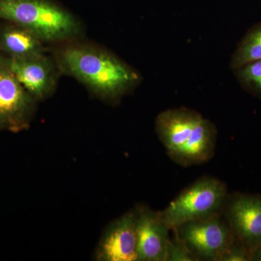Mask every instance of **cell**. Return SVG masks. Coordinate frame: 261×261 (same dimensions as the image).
Returning a JSON list of instances; mask_svg holds the SVG:
<instances>
[{"label": "cell", "mask_w": 261, "mask_h": 261, "mask_svg": "<svg viewBox=\"0 0 261 261\" xmlns=\"http://www.w3.org/2000/svg\"><path fill=\"white\" fill-rule=\"evenodd\" d=\"M53 53L62 74L73 77L103 100L116 102L140 82L137 70L94 44L70 41L58 44Z\"/></svg>", "instance_id": "obj_1"}, {"label": "cell", "mask_w": 261, "mask_h": 261, "mask_svg": "<svg viewBox=\"0 0 261 261\" xmlns=\"http://www.w3.org/2000/svg\"><path fill=\"white\" fill-rule=\"evenodd\" d=\"M0 19L27 29L44 43L78 40L83 33L80 20L51 0H0Z\"/></svg>", "instance_id": "obj_2"}, {"label": "cell", "mask_w": 261, "mask_h": 261, "mask_svg": "<svg viewBox=\"0 0 261 261\" xmlns=\"http://www.w3.org/2000/svg\"><path fill=\"white\" fill-rule=\"evenodd\" d=\"M228 196L224 182L202 177L184 190L160 215L171 231L185 223L223 214Z\"/></svg>", "instance_id": "obj_3"}, {"label": "cell", "mask_w": 261, "mask_h": 261, "mask_svg": "<svg viewBox=\"0 0 261 261\" xmlns=\"http://www.w3.org/2000/svg\"><path fill=\"white\" fill-rule=\"evenodd\" d=\"M171 231L198 261H219L236 238L223 214L185 223Z\"/></svg>", "instance_id": "obj_4"}, {"label": "cell", "mask_w": 261, "mask_h": 261, "mask_svg": "<svg viewBox=\"0 0 261 261\" xmlns=\"http://www.w3.org/2000/svg\"><path fill=\"white\" fill-rule=\"evenodd\" d=\"M37 100L17 80L4 55L0 54V132L27 130Z\"/></svg>", "instance_id": "obj_5"}, {"label": "cell", "mask_w": 261, "mask_h": 261, "mask_svg": "<svg viewBox=\"0 0 261 261\" xmlns=\"http://www.w3.org/2000/svg\"><path fill=\"white\" fill-rule=\"evenodd\" d=\"M223 216L235 238L252 253L261 244V195H229Z\"/></svg>", "instance_id": "obj_6"}, {"label": "cell", "mask_w": 261, "mask_h": 261, "mask_svg": "<svg viewBox=\"0 0 261 261\" xmlns=\"http://www.w3.org/2000/svg\"><path fill=\"white\" fill-rule=\"evenodd\" d=\"M6 58L17 80L37 101L54 93L62 73L53 56L46 53L24 59Z\"/></svg>", "instance_id": "obj_7"}, {"label": "cell", "mask_w": 261, "mask_h": 261, "mask_svg": "<svg viewBox=\"0 0 261 261\" xmlns=\"http://www.w3.org/2000/svg\"><path fill=\"white\" fill-rule=\"evenodd\" d=\"M94 258L99 261H139L135 209L108 226L98 244Z\"/></svg>", "instance_id": "obj_8"}, {"label": "cell", "mask_w": 261, "mask_h": 261, "mask_svg": "<svg viewBox=\"0 0 261 261\" xmlns=\"http://www.w3.org/2000/svg\"><path fill=\"white\" fill-rule=\"evenodd\" d=\"M135 214L139 261H166L171 230L157 211L140 206Z\"/></svg>", "instance_id": "obj_9"}, {"label": "cell", "mask_w": 261, "mask_h": 261, "mask_svg": "<svg viewBox=\"0 0 261 261\" xmlns=\"http://www.w3.org/2000/svg\"><path fill=\"white\" fill-rule=\"evenodd\" d=\"M203 117L187 108L163 111L155 120V130L167 154L183 145Z\"/></svg>", "instance_id": "obj_10"}, {"label": "cell", "mask_w": 261, "mask_h": 261, "mask_svg": "<svg viewBox=\"0 0 261 261\" xmlns=\"http://www.w3.org/2000/svg\"><path fill=\"white\" fill-rule=\"evenodd\" d=\"M217 129L209 120H202L192 130L186 142L168 154L173 162L184 167L207 162L216 149Z\"/></svg>", "instance_id": "obj_11"}, {"label": "cell", "mask_w": 261, "mask_h": 261, "mask_svg": "<svg viewBox=\"0 0 261 261\" xmlns=\"http://www.w3.org/2000/svg\"><path fill=\"white\" fill-rule=\"evenodd\" d=\"M46 53L44 42L27 29L11 22L0 24V54L24 59Z\"/></svg>", "instance_id": "obj_12"}, {"label": "cell", "mask_w": 261, "mask_h": 261, "mask_svg": "<svg viewBox=\"0 0 261 261\" xmlns=\"http://www.w3.org/2000/svg\"><path fill=\"white\" fill-rule=\"evenodd\" d=\"M261 60V23L247 33L231 59V67L239 69L252 62Z\"/></svg>", "instance_id": "obj_13"}, {"label": "cell", "mask_w": 261, "mask_h": 261, "mask_svg": "<svg viewBox=\"0 0 261 261\" xmlns=\"http://www.w3.org/2000/svg\"><path fill=\"white\" fill-rule=\"evenodd\" d=\"M238 71L239 80L243 85L261 96V60L244 65Z\"/></svg>", "instance_id": "obj_14"}, {"label": "cell", "mask_w": 261, "mask_h": 261, "mask_svg": "<svg viewBox=\"0 0 261 261\" xmlns=\"http://www.w3.org/2000/svg\"><path fill=\"white\" fill-rule=\"evenodd\" d=\"M166 261H198L181 240L173 236L166 250Z\"/></svg>", "instance_id": "obj_15"}, {"label": "cell", "mask_w": 261, "mask_h": 261, "mask_svg": "<svg viewBox=\"0 0 261 261\" xmlns=\"http://www.w3.org/2000/svg\"><path fill=\"white\" fill-rule=\"evenodd\" d=\"M219 261H251V253L240 240L235 238Z\"/></svg>", "instance_id": "obj_16"}, {"label": "cell", "mask_w": 261, "mask_h": 261, "mask_svg": "<svg viewBox=\"0 0 261 261\" xmlns=\"http://www.w3.org/2000/svg\"><path fill=\"white\" fill-rule=\"evenodd\" d=\"M251 261H261V244L252 252Z\"/></svg>", "instance_id": "obj_17"}]
</instances>
